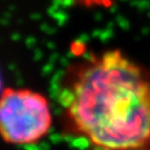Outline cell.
Returning a JSON list of instances; mask_svg holds the SVG:
<instances>
[{
    "label": "cell",
    "instance_id": "1",
    "mask_svg": "<svg viewBox=\"0 0 150 150\" xmlns=\"http://www.w3.org/2000/svg\"><path fill=\"white\" fill-rule=\"evenodd\" d=\"M58 98L64 131L87 150H150V71L121 50L74 62Z\"/></svg>",
    "mask_w": 150,
    "mask_h": 150
},
{
    "label": "cell",
    "instance_id": "2",
    "mask_svg": "<svg viewBox=\"0 0 150 150\" xmlns=\"http://www.w3.org/2000/svg\"><path fill=\"white\" fill-rule=\"evenodd\" d=\"M49 100L27 88H6L0 93V138L13 146L36 145L49 134Z\"/></svg>",
    "mask_w": 150,
    "mask_h": 150
},
{
    "label": "cell",
    "instance_id": "3",
    "mask_svg": "<svg viewBox=\"0 0 150 150\" xmlns=\"http://www.w3.org/2000/svg\"><path fill=\"white\" fill-rule=\"evenodd\" d=\"M75 2L76 5L82 6L85 8H102V9H109L111 8L116 0H70Z\"/></svg>",
    "mask_w": 150,
    "mask_h": 150
},
{
    "label": "cell",
    "instance_id": "4",
    "mask_svg": "<svg viewBox=\"0 0 150 150\" xmlns=\"http://www.w3.org/2000/svg\"><path fill=\"white\" fill-rule=\"evenodd\" d=\"M1 91L2 90H1V79H0V93H1Z\"/></svg>",
    "mask_w": 150,
    "mask_h": 150
}]
</instances>
